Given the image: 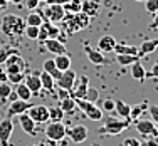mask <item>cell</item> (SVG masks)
I'll list each match as a JSON object with an SVG mask.
<instances>
[{
	"instance_id": "6da1fadb",
	"label": "cell",
	"mask_w": 158,
	"mask_h": 146,
	"mask_svg": "<svg viewBox=\"0 0 158 146\" xmlns=\"http://www.w3.org/2000/svg\"><path fill=\"white\" fill-rule=\"evenodd\" d=\"M2 30L7 35H22L25 32V20L19 15L7 14L2 18Z\"/></svg>"
},
{
	"instance_id": "7a4b0ae2",
	"label": "cell",
	"mask_w": 158,
	"mask_h": 146,
	"mask_svg": "<svg viewBox=\"0 0 158 146\" xmlns=\"http://www.w3.org/2000/svg\"><path fill=\"white\" fill-rule=\"evenodd\" d=\"M130 119H116V118H106L104 124L98 129L99 134H111V136H116L121 131H125L128 126H130Z\"/></svg>"
},
{
	"instance_id": "3957f363",
	"label": "cell",
	"mask_w": 158,
	"mask_h": 146,
	"mask_svg": "<svg viewBox=\"0 0 158 146\" xmlns=\"http://www.w3.org/2000/svg\"><path fill=\"white\" fill-rule=\"evenodd\" d=\"M76 106L79 111L84 113L86 118H89L91 121H101L103 119V109L98 107L94 103H89L86 99H76Z\"/></svg>"
},
{
	"instance_id": "277c9868",
	"label": "cell",
	"mask_w": 158,
	"mask_h": 146,
	"mask_svg": "<svg viewBox=\"0 0 158 146\" xmlns=\"http://www.w3.org/2000/svg\"><path fill=\"white\" fill-rule=\"evenodd\" d=\"M66 131L67 128L64 126L62 121H49L46 126V138L49 141H54V143H59L66 138Z\"/></svg>"
},
{
	"instance_id": "5b68a950",
	"label": "cell",
	"mask_w": 158,
	"mask_h": 146,
	"mask_svg": "<svg viewBox=\"0 0 158 146\" xmlns=\"http://www.w3.org/2000/svg\"><path fill=\"white\" fill-rule=\"evenodd\" d=\"M27 114L31 116V119L35 124L49 123V107L44 106V104H32V106L29 107Z\"/></svg>"
},
{
	"instance_id": "8992f818",
	"label": "cell",
	"mask_w": 158,
	"mask_h": 146,
	"mask_svg": "<svg viewBox=\"0 0 158 146\" xmlns=\"http://www.w3.org/2000/svg\"><path fill=\"white\" fill-rule=\"evenodd\" d=\"M64 15H66V10H64L62 5H47L46 9L42 10L44 20L52 22V24H59V22H62Z\"/></svg>"
},
{
	"instance_id": "52a82bcc",
	"label": "cell",
	"mask_w": 158,
	"mask_h": 146,
	"mask_svg": "<svg viewBox=\"0 0 158 146\" xmlns=\"http://www.w3.org/2000/svg\"><path fill=\"white\" fill-rule=\"evenodd\" d=\"M77 79V74L74 72L73 69H67V71H62L59 79H56V87H61V89H66V91L71 92L74 82Z\"/></svg>"
},
{
	"instance_id": "ba28073f",
	"label": "cell",
	"mask_w": 158,
	"mask_h": 146,
	"mask_svg": "<svg viewBox=\"0 0 158 146\" xmlns=\"http://www.w3.org/2000/svg\"><path fill=\"white\" fill-rule=\"evenodd\" d=\"M14 134V121L10 118H5L0 121V144L9 146V141Z\"/></svg>"
},
{
	"instance_id": "9c48e42d",
	"label": "cell",
	"mask_w": 158,
	"mask_h": 146,
	"mask_svg": "<svg viewBox=\"0 0 158 146\" xmlns=\"http://www.w3.org/2000/svg\"><path fill=\"white\" fill-rule=\"evenodd\" d=\"M88 87H89V79H88V76L77 77L76 82H74V86H73V89H71V97H74V99H84Z\"/></svg>"
},
{
	"instance_id": "30bf717a",
	"label": "cell",
	"mask_w": 158,
	"mask_h": 146,
	"mask_svg": "<svg viewBox=\"0 0 158 146\" xmlns=\"http://www.w3.org/2000/svg\"><path fill=\"white\" fill-rule=\"evenodd\" d=\"M82 47H84V54H86V57L89 59V62H93L94 66H104V64H108V59L104 57L103 52H99L98 49H93L88 42H84V46H82Z\"/></svg>"
},
{
	"instance_id": "8fae6325",
	"label": "cell",
	"mask_w": 158,
	"mask_h": 146,
	"mask_svg": "<svg viewBox=\"0 0 158 146\" xmlns=\"http://www.w3.org/2000/svg\"><path fill=\"white\" fill-rule=\"evenodd\" d=\"M88 133L89 131L84 124H76V126H73V128H67L66 136H69V140L73 141V143H82V141H86V138H88Z\"/></svg>"
},
{
	"instance_id": "7c38bea8",
	"label": "cell",
	"mask_w": 158,
	"mask_h": 146,
	"mask_svg": "<svg viewBox=\"0 0 158 146\" xmlns=\"http://www.w3.org/2000/svg\"><path fill=\"white\" fill-rule=\"evenodd\" d=\"M135 126H136V131L140 134H145V136H158V129L155 128L152 119H138L135 121Z\"/></svg>"
},
{
	"instance_id": "4fadbf2b",
	"label": "cell",
	"mask_w": 158,
	"mask_h": 146,
	"mask_svg": "<svg viewBox=\"0 0 158 146\" xmlns=\"http://www.w3.org/2000/svg\"><path fill=\"white\" fill-rule=\"evenodd\" d=\"M31 106L32 104L29 103V101H22V99L12 101V103L9 104V118H12V116H20V114L27 113Z\"/></svg>"
},
{
	"instance_id": "5bb4252c",
	"label": "cell",
	"mask_w": 158,
	"mask_h": 146,
	"mask_svg": "<svg viewBox=\"0 0 158 146\" xmlns=\"http://www.w3.org/2000/svg\"><path fill=\"white\" fill-rule=\"evenodd\" d=\"M81 12H84L88 17H96L101 12V5L98 0H82L81 2Z\"/></svg>"
},
{
	"instance_id": "9a60e30c",
	"label": "cell",
	"mask_w": 158,
	"mask_h": 146,
	"mask_svg": "<svg viewBox=\"0 0 158 146\" xmlns=\"http://www.w3.org/2000/svg\"><path fill=\"white\" fill-rule=\"evenodd\" d=\"M44 47H46L51 54H54V55H57V54H67L66 46H64L59 39H47V40H44Z\"/></svg>"
},
{
	"instance_id": "2e32d148",
	"label": "cell",
	"mask_w": 158,
	"mask_h": 146,
	"mask_svg": "<svg viewBox=\"0 0 158 146\" xmlns=\"http://www.w3.org/2000/svg\"><path fill=\"white\" fill-rule=\"evenodd\" d=\"M17 118H19V124H20V128L24 129L29 136H34V134H35V126L37 124L31 119V116H29L27 113H24V114L17 116Z\"/></svg>"
},
{
	"instance_id": "e0dca14e",
	"label": "cell",
	"mask_w": 158,
	"mask_h": 146,
	"mask_svg": "<svg viewBox=\"0 0 158 146\" xmlns=\"http://www.w3.org/2000/svg\"><path fill=\"white\" fill-rule=\"evenodd\" d=\"M24 84L29 87V91L32 92V96L39 94L42 91V84H40V79H39V74H31L24 79Z\"/></svg>"
},
{
	"instance_id": "ac0fdd59",
	"label": "cell",
	"mask_w": 158,
	"mask_h": 146,
	"mask_svg": "<svg viewBox=\"0 0 158 146\" xmlns=\"http://www.w3.org/2000/svg\"><path fill=\"white\" fill-rule=\"evenodd\" d=\"M116 39L113 35H103L99 40H98V51L103 52V54H106V52H111L113 49L116 46Z\"/></svg>"
},
{
	"instance_id": "d6986e66",
	"label": "cell",
	"mask_w": 158,
	"mask_h": 146,
	"mask_svg": "<svg viewBox=\"0 0 158 146\" xmlns=\"http://www.w3.org/2000/svg\"><path fill=\"white\" fill-rule=\"evenodd\" d=\"M158 47V39H148V40H143L140 49H138V55L143 57V55L146 54H152V52H155Z\"/></svg>"
},
{
	"instance_id": "ffe728a7",
	"label": "cell",
	"mask_w": 158,
	"mask_h": 146,
	"mask_svg": "<svg viewBox=\"0 0 158 146\" xmlns=\"http://www.w3.org/2000/svg\"><path fill=\"white\" fill-rule=\"evenodd\" d=\"M39 79H40V84H42V89L44 91H47V92H54L56 91V81H54V77L51 76V74H47V72H40L39 74Z\"/></svg>"
},
{
	"instance_id": "44dd1931",
	"label": "cell",
	"mask_w": 158,
	"mask_h": 146,
	"mask_svg": "<svg viewBox=\"0 0 158 146\" xmlns=\"http://www.w3.org/2000/svg\"><path fill=\"white\" fill-rule=\"evenodd\" d=\"M42 22H44L42 10H39V9L32 10V12L27 15V18H25V25H32V27H40Z\"/></svg>"
},
{
	"instance_id": "7402d4cb",
	"label": "cell",
	"mask_w": 158,
	"mask_h": 146,
	"mask_svg": "<svg viewBox=\"0 0 158 146\" xmlns=\"http://www.w3.org/2000/svg\"><path fill=\"white\" fill-rule=\"evenodd\" d=\"M148 101H143L140 104H135V106H131V111H130V121H138L140 119V116L145 113L146 109H148Z\"/></svg>"
},
{
	"instance_id": "603a6c76",
	"label": "cell",
	"mask_w": 158,
	"mask_h": 146,
	"mask_svg": "<svg viewBox=\"0 0 158 146\" xmlns=\"http://www.w3.org/2000/svg\"><path fill=\"white\" fill-rule=\"evenodd\" d=\"M59 107L64 111V114H74L76 113V109H77V106H76V99L74 97H66V99H62V101H59Z\"/></svg>"
},
{
	"instance_id": "cb8c5ba5",
	"label": "cell",
	"mask_w": 158,
	"mask_h": 146,
	"mask_svg": "<svg viewBox=\"0 0 158 146\" xmlns=\"http://www.w3.org/2000/svg\"><path fill=\"white\" fill-rule=\"evenodd\" d=\"M114 111L118 113V116H119L121 119H130L131 106H130V104H126L125 101L118 99V101H114Z\"/></svg>"
},
{
	"instance_id": "d4e9b609",
	"label": "cell",
	"mask_w": 158,
	"mask_h": 146,
	"mask_svg": "<svg viewBox=\"0 0 158 146\" xmlns=\"http://www.w3.org/2000/svg\"><path fill=\"white\" fill-rule=\"evenodd\" d=\"M131 77H133L135 81H140L143 82L146 79V71H145V67L141 66V62L138 61V62H135V64H131Z\"/></svg>"
},
{
	"instance_id": "484cf974",
	"label": "cell",
	"mask_w": 158,
	"mask_h": 146,
	"mask_svg": "<svg viewBox=\"0 0 158 146\" xmlns=\"http://www.w3.org/2000/svg\"><path fill=\"white\" fill-rule=\"evenodd\" d=\"M54 64L61 72L67 71V69H71V57L67 54H57V55H54Z\"/></svg>"
},
{
	"instance_id": "4316f807",
	"label": "cell",
	"mask_w": 158,
	"mask_h": 146,
	"mask_svg": "<svg viewBox=\"0 0 158 146\" xmlns=\"http://www.w3.org/2000/svg\"><path fill=\"white\" fill-rule=\"evenodd\" d=\"M42 71H44V72H47V74H51V76L54 77V81H56V79H59V76H61V71H59L57 67H56L54 59H47V61H44Z\"/></svg>"
},
{
	"instance_id": "83f0119b",
	"label": "cell",
	"mask_w": 158,
	"mask_h": 146,
	"mask_svg": "<svg viewBox=\"0 0 158 146\" xmlns=\"http://www.w3.org/2000/svg\"><path fill=\"white\" fill-rule=\"evenodd\" d=\"M42 25L46 27L47 39H59V37H61V29L57 27V24H52V22L44 20V22H42Z\"/></svg>"
},
{
	"instance_id": "f1b7e54d",
	"label": "cell",
	"mask_w": 158,
	"mask_h": 146,
	"mask_svg": "<svg viewBox=\"0 0 158 146\" xmlns=\"http://www.w3.org/2000/svg\"><path fill=\"white\" fill-rule=\"evenodd\" d=\"M113 51L116 54H128V55H138V47L135 46H126V44H116ZM140 57V55H138Z\"/></svg>"
},
{
	"instance_id": "f546056e",
	"label": "cell",
	"mask_w": 158,
	"mask_h": 146,
	"mask_svg": "<svg viewBox=\"0 0 158 146\" xmlns=\"http://www.w3.org/2000/svg\"><path fill=\"white\" fill-rule=\"evenodd\" d=\"M15 94H17L19 99H22V101H29V103H31V99H32V92L29 91V87L24 82H20V84L15 86Z\"/></svg>"
},
{
	"instance_id": "4dcf8cb0",
	"label": "cell",
	"mask_w": 158,
	"mask_h": 146,
	"mask_svg": "<svg viewBox=\"0 0 158 146\" xmlns=\"http://www.w3.org/2000/svg\"><path fill=\"white\" fill-rule=\"evenodd\" d=\"M74 20H76V25H77L79 30H82V29H88L89 24H91V17H88L84 12L74 14Z\"/></svg>"
},
{
	"instance_id": "1f68e13d",
	"label": "cell",
	"mask_w": 158,
	"mask_h": 146,
	"mask_svg": "<svg viewBox=\"0 0 158 146\" xmlns=\"http://www.w3.org/2000/svg\"><path fill=\"white\" fill-rule=\"evenodd\" d=\"M140 61L138 55H128V54H116V62L119 66H131Z\"/></svg>"
},
{
	"instance_id": "d6a6232c",
	"label": "cell",
	"mask_w": 158,
	"mask_h": 146,
	"mask_svg": "<svg viewBox=\"0 0 158 146\" xmlns=\"http://www.w3.org/2000/svg\"><path fill=\"white\" fill-rule=\"evenodd\" d=\"M81 2L82 0H67L62 7L66 10V14H79L81 12Z\"/></svg>"
},
{
	"instance_id": "836d02e7",
	"label": "cell",
	"mask_w": 158,
	"mask_h": 146,
	"mask_svg": "<svg viewBox=\"0 0 158 146\" xmlns=\"http://www.w3.org/2000/svg\"><path fill=\"white\" fill-rule=\"evenodd\" d=\"M64 116L66 114H64V111L59 106L49 107V121H62Z\"/></svg>"
},
{
	"instance_id": "e575fe53",
	"label": "cell",
	"mask_w": 158,
	"mask_h": 146,
	"mask_svg": "<svg viewBox=\"0 0 158 146\" xmlns=\"http://www.w3.org/2000/svg\"><path fill=\"white\" fill-rule=\"evenodd\" d=\"M10 92H12V84H9V82H0V101L5 103L9 99Z\"/></svg>"
},
{
	"instance_id": "d590c367",
	"label": "cell",
	"mask_w": 158,
	"mask_h": 146,
	"mask_svg": "<svg viewBox=\"0 0 158 146\" xmlns=\"http://www.w3.org/2000/svg\"><path fill=\"white\" fill-rule=\"evenodd\" d=\"M86 101H89V103H94L99 99V91H98L96 87H88V91H86V96H84Z\"/></svg>"
},
{
	"instance_id": "8d00e7d4",
	"label": "cell",
	"mask_w": 158,
	"mask_h": 146,
	"mask_svg": "<svg viewBox=\"0 0 158 146\" xmlns=\"http://www.w3.org/2000/svg\"><path fill=\"white\" fill-rule=\"evenodd\" d=\"M148 113H150V118H152L155 128L158 129V104H148Z\"/></svg>"
},
{
	"instance_id": "74e56055",
	"label": "cell",
	"mask_w": 158,
	"mask_h": 146,
	"mask_svg": "<svg viewBox=\"0 0 158 146\" xmlns=\"http://www.w3.org/2000/svg\"><path fill=\"white\" fill-rule=\"evenodd\" d=\"M25 79V74L24 72H17V74H9V77H7V82L9 84H20V82H24Z\"/></svg>"
},
{
	"instance_id": "f35d334b",
	"label": "cell",
	"mask_w": 158,
	"mask_h": 146,
	"mask_svg": "<svg viewBox=\"0 0 158 146\" xmlns=\"http://www.w3.org/2000/svg\"><path fill=\"white\" fill-rule=\"evenodd\" d=\"M25 35L32 40H37V35H39V27H32V25H25Z\"/></svg>"
},
{
	"instance_id": "ab89813d",
	"label": "cell",
	"mask_w": 158,
	"mask_h": 146,
	"mask_svg": "<svg viewBox=\"0 0 158 146\" xmlns=\"http://www.w3.org/2000/svg\"><path fill=\"white\" fill-rule=\"evenodd\" d=\"M145 9L150 14H156L158 12V0H145Z\"/></svg>"
},
{
	"instance_id": "60d3db41",
	"label": "cell",
	"mask_w": 158,
	"mask_h": 146,
	"mask_svg": "<svg viewBox=\"0 0 158 146\" xmlns=\"http://www.w3.org/2000/svg\"><path fill=\"white\" fill-rule=\"evenodd\" d=\"M103 111H114V101L113 99H104L103 101Z\"/></svg>"
},
{
	"instance_id": "b9f144b4",
	"label": "cell",
	"mask_w": 158,
	"mask_h": 146,
	"mask_svg": "<svg viewBox=\"0 0 158 146\" xmlns=\"http://www.w3.org/2000/svg\"><path fill=\"white\" fill-rule=\"evenodd\" d=\"M39 3H40L39 0H25V7H27L31 12L35 10V9H39Z\"/></svg>"
},
{
	"instance_id": "7bdbcfd3",
	"label": "cell",
	"mask_w": 158,
	"mask_h": 146,
	"mask_svg": "<svg viewBox=\"0 0 158 146\" xmlns=\"http://www.w3.org/2000/svg\"><path fill=\"white\" fill-rule=\"evenodd\" d=\"M123 146H140V141L136 138H125L123 140Z\"/></svg>"
},
{
	"instance_id": "ee69618b",
	"label": "cell",
	"mask_w": 158,
	"mask_h": 146,
	"mask_svg": "<svg viewBox=\"0 0 158 146\" xmlns=\"http://www.w3.org/2000/svg\"><path fill=\"white\" fill-rule=\"evenodd\" d=\"M37 39H39V42H42V44H44V40H47V32H46V27H44V25L39 27V35H37Z\"/></svg>"
},
{
	"instance_id": "f6af8a7d",
	"label": "cell",
	"mask_w": 158,
	"mask_h": 146,
	"mask_svg": "<svg viewBox=\"0 0 158 146\" xmlns=\"http://www.w3.org/2000/svg\"><path fill=\"white\" fill-rule=\"evenodd\" d=\"M69 96H71V92H69V91H66V89L57 87V97H59V101L66 99V97H69Z\"/></svg>"
},
{
	"instance_id": "bcb514c9",
	"label": "cell",
	"mask_w": 158,
	"mask_h": 146,
	"mask_svg": "<svg viewBox=\"0 0 158 146\" xmlns=\"http://www.w3.org/2000/svg\"><path fill=\"white\" fill-rule=\"evenodd\" d=\"M10 55V51H7V49H0V64H5L7 57Z\"/></svg>"
},
{
	"instance_id": "7dc6e473",
	"label": "cell",
	"mask_w": 158,
	"mask_h": 146,
	"mask_svg": "<svg viewBox=\"0 0 158 146\" xmlns=\"http://www.w3.org/2000/svg\"><path fill=\"white\" fill-rule=\"evenodd\" d=\"M148 76H152V77H158V61L152 66V71H150V74H146V77H148Z\"/></svg>"
},
{
	"instance_id": "c3c4849f",
	"label": "cell",
	"mask_w": 158,
	"mask_h": 146,
	"mask_svg": "<svg viewBox=\"0 0 158 146\" xmlns=\"http://www.w3.org/2000/svg\"><path fill=\"white\" fill-rule=\"evenodd\" d=\"M67 0H46L47 5H64Z\"/></svg>"
},
{
	"instance_id": "681fc988",
	"label": "cell",
	"mask_w": 158,
	"mask_h": 146,
	"mask_svg": "<svg viewBox=\"0 0 158 146\" xmlns=\"http://www.w3.org/2000/svg\"><path fill=\"white\" fill-rule=\"evenodd\" d=\"M140 146H158V143L155 140H146V141H143V143H140Z\"/></svg>"
},
{
	"instance_id": "f907efd6",
	"label": "cell",
	"mask_w": 158,
	"mask_h": 146,
	"mask_svg": "<svg viewBox=\"0 0 158 146\" xmlns=\"http://www.w3.org/2000/svg\"><path fill=\"white\" fill-rule=\"evenodd\" d=\"M150 29H158V12L155 14V17H153L152 24H150Z\"/></svg>"
},
{
	"instance_id": "816d5d0a",
	"label": "cell",
	"mask_w": 158,
	"mask_h": 146,
	"mask_svg": "<svg viewBox=\"0 0 158 146\" xmlns=\"http://www.w3.org/2000/svg\"><path fill=\"white\" fill-rule=\"evenodd\" d=\"M7 77H9V76H7V72L0 69V82H7Z\"/></svg>"
},
{
	"instance_id": "f5cc1de1",
	"label": "cell",
	"mask_w": 158,
	"mask_h": 146,
	"mask_svg": "<svg viewBox=\"0 0 158 146\" xmlns=\"http://www.w3.org/2000/svg\"><path fill=\"white\" fill-rule=\"evenodd\" d=\"M15 99H19V97H17V94H15V91H12V92H10V96H9V99H7V101H10V103H12V101H15Z\"/></svg>"
},
{
	"instance_id": "db71d44e",
	"label": "cell",
	"mask_w": 158,
	"mask_h": 146,
	"mask_svg": "<svg viewBox=\"0 0 158 146\" xmlns=\"http://www.w3.org/2000/svg\"><path fill=\"white\" fill-rule=\"evenodd\" d=\"M32 146H46L44 143H39V144H32Z\"/></svg>"
},
{
	"instance_id": "11a10c76",
	"label": "cell",
	"mask_w": 158,
	"mask_h": 146,
	"mask_svg": "<svg viewBox=\"0 0 158 146\" xmlns=\"http://www.w3.org/2000/svg\"><path fill=\"white\" fill-rule=\"evenodd\" d=\"M91 146H99V144H98V143H93V144H91Z\"/></svg>"
},
{
	"instance_id": "9f6ffc18",
	"label": "cell",
	"mask_w": 158,
	"mask_h": 146,
	"mask_svg": "<svg viewBox=\"0 0 158 146\" xmlns=\"http://www.w3.org/2000/svg\"><path fill=\"white\" fill-rule=\"evenodd\" d=\"M135 2H145V0H135Z\"/></svg>"
},
{
	"instance_id": "6f0895ef",
	"label": "cell",
	"mask_w": 158,
	"mask_h": 146,
	"mask_svg": "<svg viewBox=\"0 0 158 146\" xmlns=\"http://www.w3.org/2000/svg\"><path fill=\"white\" fill-rule=\"evenodd\" d=\"M39 2H46V0H39Z\"/></svg>"
},
{
	"instance_id": "680465c9",
	"label": "cell",
	"mask_w": 158,
	"mask_h": 146,
	"mask_svg": "<svg viewBox=\"0 0 158 146\" xmlns=\"http://www.w3.org/2000/svg\"><path fill=\"white\" fill-rule=\"evenodd\" d=\"M52 146H54V144H52Z\"/></svg>"
}]
</instances>
